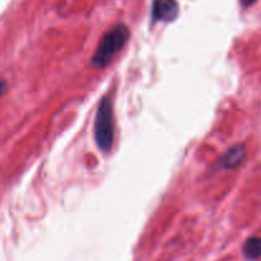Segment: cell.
<instances>
[{"label": "cell", "instance_id": "cell-1", "mask_svg": "<svg viewBox=\"0 0 261 261\" xmlns=\"http://www.w3.org/2000/svg\"><path fill=\"white\" fill-rule=\"evenodd\" d=\"M130 37L129 28L125 24H117L107 31L99 41L97 50L92 58V64L98 68H105L111 63L114 56L126 45Z\"/></svg>", "mask_w": 261, "mask_h": 261}, {"label": "cell", "instance_id": "cell-2", "mask_svg": "<svg viewBox=\"0 0 261 261\" xmlns=\"http://www.w3.org/2000/svg\"><path fill=\"white\" fill-rule=\"evenodd\" d=\"M115 138V119L112 102L109 97L102 98L94 120V139L102 152L111 150Z\"/></svg>", "mask_w": 261, "mask_h": 261}, {"label": "cell", "instance_id": "cell-3", "mask_svg": "<svg viewBox=\"0 0 261 261\" xmlns=\"http://www.w3.org/2000/svg\"><path fill=\"white\" fill-rule=\"evenodd\" d=\"M178 14V4L176 0H154L152 7V15L154 19L162 22H171Z\"/></svg>", "mask_w": 261, "mask_h": 261}, {"label": "cell", "instance_id": "cell-4", "mask_svg": "<svg viewBox=\"0 0 261 261\" xmlns=\"http://www.w3.org/2000/svg\"><path fill=\"white\" fill-rule=\"evenodd\" d=\"M245 155H246V149H245V145L237 144L233 145L232 148H229L224 155L221 160L222 167L226 168V170H233L237 166L241 165V162L244 161Z\"/></svg>", "mask_w": 261, "mask_h": 261}, {"label": "cell", "instance_id": "cell-5", "mask_svg": "<svg viewBox=\"0 0 261 261\" xmlns=\"http://www.w3.org/2000/svg\"><path fill=\"white\" fill-rule=\"evenodd\" d=\"M244 254L246 259L256 260L261 256V237H251L244 245Z\"/></svg>", "mask_w": 261, "mask_h": 261}, {"label": "cell", "instance_id": "cell-6", "mask_svg": "<svg viewBox=\"0 0 261 261\" xmlns=\"http://www.w3.org/2000/svg\"><path fill=\"white\" fill-rule=\"evenodd\" d=\"M5 89H7V83H5L4 81H2V79H0V97L4 94Z\"/></svg>", "mask_w": 261, "mask_h": 261}, {"label": "cell", "instance_id": "cell-7", "mask_svg": "<svg viewBox=\"0 0 261 261\" xmlns=\"http://www.w3.org/2000/svg\"><path fill=\"white\" fill-rule=\"evenodd\" d=\"M256 2V0H241V3L244 5H251L252 3H255Z\"/></svg>", "mask_w": 261, "mask_h": 261}]
</instances>
